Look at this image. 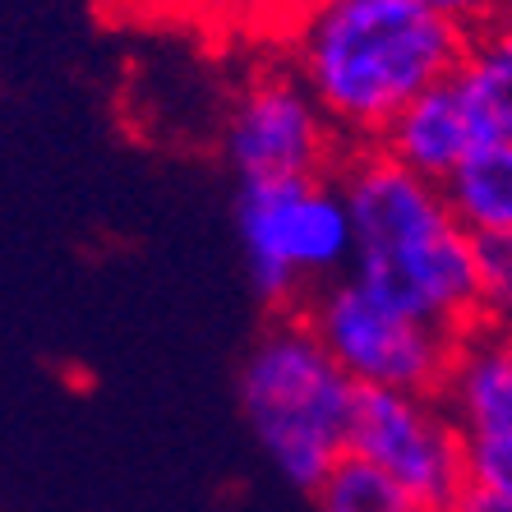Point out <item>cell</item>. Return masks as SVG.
<instances>
[{"instance_id":"6da1fadb","label":"cell","mask_w":512,"mask_h":512,"mask_svg":"<svg viewBox=\"0 0 512 512\" xmlns=\"http://www.w3.org/2000/svg\"><path fill=\"white\" fill-rule=\"evenodd\" d=\"M286 70L342 148H374L425 88L443 84L471 33L420 0H310L282 33Z\"/></svg>"},{"instance_id":"7a4b0ae2","label":"cell","mask_w":512,"mask_h":512,"mask_svg":"<svg viewBox=\"0 0 512 512\" xmlns=\"http://www.w3.org/2000/svg\"><path fill=\"white\" fill-rule=\"evenodd\" d=\"M351 222L346 277L379 305L448 337L485 323L471 282V236L434 185L374 148H351L333 171Z\"/></svg>"},{"instance_id":"3957f363","label":"cell","mask_w":512,"mask_h":512,"mask_svg":"<svg viewBox=\"0 0 512 512\" xmlns=\"http://www.w3.org/2000/svg\"><path fill=\"white\" fill-rule=\"evenodd\" d=\"M240 411L273 466L296 489L319 485L346 457L356 383L337 370L296 310L273 314L236 379Z\"/></svg>"},{"instance_id":"277c9868","label":"cell","mask_w":512,"mask_h":512,"mask_svg":"<svg viewBox=\"0 0 512 512\" xmlns=\"http://www.w3.org/2000/svg\"><path fill=\"white\" fill-rule=\"evenodd\" d=\"M236 222L254 296L273 314H291L323 282L346 277L351 222L337 176L240 185Z\"/></svg>"},{"instance_id":"5b68a950","label":"cell","mask_w":512,"mask_h":512,"mask_svg":"<svg viewBox=\"0 0 512 512\" xmlns=\"http://www.w3.org/2000/svg\"><path fill=\"white\" fill-rule=\"evenodd\" d=\"M319 346L356 388L439 397L457 337L379 305L351 277H333L296 305Z\"/></svg>"},{"instance_id":"8992f818","label":"cell","mask_w":512,"mask_h":512,"mask_svg":"<svg viewBox=\"0 0 512 512\" xmlns=\"http://www.w3.org/2000/svg\"><path fill=\"white\" fill-rule=\"evenodd\" d=\"M346 457L374 466L434 512L448 508L466 485L462 434L439 397L356 388L346 420Z\"/></svg>"},{"instance_id":"52a82bcc","label":"cell","mask_w":512,"mask_h":512,"mask_svg":"<svg viewBox=\"0 0 512 512\" xmlns=\"http://www.w3.org/2000/svg\"><path fill=\"white\" fill-rule=\"evenodd\" d=\"M222 153L240 185L259 180H314L342 167V139L328 130V120L300 88L286 65L259 70L236 93L222 130Z\"/></svg>"},{"instance_id":"ba28073f","label":"cell","mask_w":512,"mask_h":512,"mask_svg":"<svg viewBox=\"0 0 512 512\" xmlns=\"http://www.w3.org/2000/svg\"><path fill=\"white\" fill-rule=\"evenodd\" d=\"M439 406L462 434L466 485L512 494V351L508 328L480 323L457 337Z\"/></svg>"},{"instance_id":"9c48e42d","label":"cell","mask_w":512,"mask_h":512,"mask_svg":"<svg viewBox=\"0 0 512 512\" xmlns=\"http://www.w3.org/2000/svg\"><path fill=\"white\" fill-rule=\"evenodd\" d=\"M466 148H471V130H466V116L457 107L448 79L425 88L411 107L397 111V120L374 143V153H383L393 167L411 171V176L434 185V190L466 157Z\"/></svg>"},{"instance_id":"30bf717a","label":"cell","mask_w":512,"mask_h":512,"mask_svg":"<svg viewBox=\"0 0 512 512\" xmlns=\"http://www.w3.org/2000/svg\"><path fill=\"white\" fill-rule=\"evenodd\" d=\"M457 107L471 130V148L512 143V37L508 24L476 33L466 42V56L448 74Z\"/></svg>"},{"instance_id":"8fae6325","label":"cell","mask_w":512,"mask_h":512,"mask_svg":"<svg viewBox=\"0 0 512 512\" xmlns=\"http://www.w3.org/2000/svg\"><path fill=\"white\" fill-rule=\"evenodd\" d=\"M439 194L466 236H480V231L512 236V143L466 148Z\"/></svg>"},{"instance_id":"7c38bea8","label":"cell","mask_w":512,"mask_h":512,"mask_svg":"<svg viewBox=\"0 0 512 512\" xmlns=\"http://www.w3.org/2000/svg\"><path fill=\"white\" fill-rule=\"evenodd\" d=\"M314 503H319V512H434L429 503L411 499L402 485H393L356 457H342L314 485Z\"/></svg>"},{"instance_id":"4fadbf2b","label":"cell","mask_w":512,"mask_h":512,"mask_svg":"<svg viewBox=\"0 0 512 512\" xmlns=\"http://www.w3.org/2000/svg\"><path fill=\"white\" fill-rule=\"evenodd\" d=\"M471 282L485 323L508 328V300H512V236L480 231L471 236Z\"/></svg>"},{"instance_id":"5bb4252c","label":"cell","mask_w":512,"mask_h":512,"mask_svg":"<svg viewBox=\"0 0 512 512\" xmlns=\"http://www.w3.org/2000/svg\"><path fill=\"white\" fill-rule=\"evenodd\" d=\"M305 5H310V0H194V10L213 14L217 24L254 28V33H277V37L291 28V19H296Z\"/></svg>"},{"instance_id":"9a60e30c","label":"cell","mask_w":512,"mask_h":512,"mask_svg":"<svg viewBox=\"0 0 512 512\" xmlns=\"http://www.w3.org/2000/svg\"><path fill=\"white\" fill-rule=\"evenodd\" d=\"M420 5H429V10L443 14V19H453V24L471 37L499 28L503 10H508V0H420Z\"/></svg>"},{"instance_id":"2e32d148","label":"cell","mask_w":512,"mask_h":512,"mask_svg":"<svg viewBox=\"0 0 512 512\" xmlns=\"http://www.w3.org/2000/svg\"><path fill=\"white\" fill-rule=\"evenodd\" d=\"M443 512H512V494H494V489L480 485H462L457 499L448 503Z\"/></svg>"}]
</instances>
